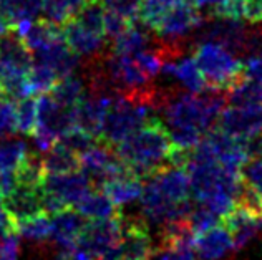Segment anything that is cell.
I'll return each mask as SVG.
<instances>
[{
  "label": "cell",
  "mask_w": 262,
  "mask_h": 260,
  "mask_svg": "<svg viewBox=\"0 0 262 260\" xmlns=\"http://www.w3.org/2000/svg\"><path fill=\"white\" fill-rule=\"evenodd\" d=\"M227 103V93L209 88L199 94L171 90L160 111H163L166 120L173 146L179 151L191 153L203 136L217 123Z\"/></svg>",
  "instance_id": "obj_1"
},
{
  "label": "cell",
  "mask_w": 262,
  "mask_h": 260,
  "mask_svg": "<svg viewBox=\"0 0 262 260\" xmlns=\"http://www.w3.org/2000/svg\"><path fill=\"white\" fill-rule=\"evenodd\" d=\"M113 149L128 173L143 181L163 169L174 166V146L169 129L155 116L148 118L133 134Z\"/></svg>",
  "instance_id": "obj_2"
},
{
  "label": "cell",
  "mask_w": 262,
  "mask_h": 260,
  "mask_svg": "<svg viewBox=\"0 0 262 260\" xmlns=\"http://www.w3.org/2000/svg\"><path fill=\"white\" fill-rule=\"evenodd\" d=\"M196 63L209 90L229 93L246 80L244 63L226 46L203 40L194 50Z\"/></svg>",
  "instance_id": "obj_3"
},
{
  "label": "cell",
  "mask_w": 262,
  "mask_h": 260,
  "mask_svg": "<svg viewBox=\"0 0 262 260\" xmlns=\"http://www.w3.org/2000/svg\"><path fill=\"white\" fill-rule=\"evenodd\" d=\"M32 63V52L15 32L12 30L0 38V93L5 98L20 100L30 97L27 77Z\"/></svg>",
  "instance_id": "obj_4"
},
{
  "label": "cell",
  "mask_w": 262,
  "mask_h": 260,
  "mask_svg": "<svg viewBox=\"0 0 262 260\" xmlns=\"http://www.w3.org/2000/svg\"><path fill=\"white\" fill-rule=\"evenodd\" d=\"M40 187L47 214H53L65 207H75L95 189L93 182L81 169L61 174H43Z\"/></svg>",
  "instance_id": "obj_5"
},
{
  "label": "cell",
  "mask_w": 262,
  "mask_h": 260,
  "mask_svg": "<svg viewBox=\"0 0 262 260\" xmlns=\"http://www.w3.org/2000/svg\"><path fill=\"white\" fill-rule=\"evenodd\" d=\"M75 126L73 108H67L55 101L50 94H40L37 98V121L33 138L38 151H47L61 136Z\"/></svg>",
  "instance_id": "obj_6"
},
{
  "label": "cell",
  "mask_w": 262,
  "mask_h": 260,
  "mask_svg": "<svg viewBox=\"0 0 262 260\" xmlns=\"http://www.w3.org/2000/svg\"><path fill=\"white\" fill-rule=\"evenodd\" d=\"M204 15L199 7L192 2H176L156 27L155 33L158 38L174 43H186L189 33L198 32L204 22Z\"/></svg>",
  "instance_id": "obj_7"
},
{
  "label": "cell",
  "mask_w": 262,
  "mask_h": 260,
  "mask_svg": "<svg viewBox=\"0 0 262 260\" xmlns=\"http://www.w3.org/2000/svg\"><path fill=\"white\" fill-rule=\"evenodd\" d=\"M123 237V216L88 221L77 245L83 247L95 258L120 247Z\"/></svg>",
  "instance_id": "obj_8"
},
{
  "label": "cell",
  "mask_w": 262,
  "mask_h": 260,
  "mask_svg": "<svg viewBox=\"0 0 262 260\" xmlns=\"http://www.w3.org/2000/svg\"><path fill=\"white\" fill-rule=\"evenodd\" d=\"M232 237L234 250L246 247L262 227V212L244 201H237L231 212L221 219Z\"/></svg>",
  "instance_id": "obj_9"
},
{
  "label": "cell",
  "mask_w": 262,
  "mask_h": 260,
  "mask_svg": "<svg viewBox=\"0 0 262 260\" xmlns=\"http://www.w3.org/2000/svg\"><path fill=\"white\" fill-rule=\"evenodd\" d=\"M61 33L67 45L73 50V53L78 58H83V63L88 61L98 60L105 55L106 50V37L95 33L85 25H81L77 18L67 20L65 23H61Z\"/></svg>",
  "instance_id": "obj_10"
},
{
  "label": "cell",
  "mask_w": 262,
  "mask_h": 260,
  "mask_svg": "<svg viewBox=\"0 0 262 260\" xmlns=\"http://www.w3.org/2000/svg\"><path fill=\"white\" fill-rule=\"evenodd\" d=\"M42 184V182H40ZM35 182H17L9 194L2 197V204L9 212L13 224L40 214L43 210L42 187Z\"/></svg>",
  "instance_id": "obj_11"
},
{
  "label": "cell",
  "mask_w": 262,
  "mask_h": 260,
  "mask_svg": "<svg viewBox=\"0 0 262 260\" xmlns=\"http://www.w3.org/2000/svg\"><path fill=\"white\" fill-rule=\"evenodd\" d=\"M247 27L241 20L206 17L203 25L198 29V37L208 42H214L226 46L234 55H241Z\"/></svg>",
  "instance_id": "obj_12"
},
{
  "label": "cell",
  "mask_w": 262,
  "mask_h": 260,
  "mask_svg": "<svg viewBox=\"0 0 262 260\" xmlns=\"http://www.w3.org/2000/svg\"><path fill=\"white\" fill-rule=\"evenodd\" d=\"M121 260H148L155 250V241L151 237L148 225L140 217H123V237L120 242Z\"/></svg>",
  "instance_id": "obj_13"
},
{
  "label": "cell",
  "mask_w": 262,
  "mask_h": 260,
  "mask_svg": "<svg viewBox=\"0 0 262 260\" xmlns=\"http://www.w3.org/2000/svg\"><path fill=\"white\" fill-rule=\"evenodd\" d=\"M52 219V237L50 241L57 244L61 250L77 247L80 235L83 232L88 219H85L75 207H65L50 214Z\"/></svg>",
  "instance_id": "obj_14"
},
{
  "label": "cell",
  "mask_w": 262,
  "mask_h": 260,
  "mask_svg": "<svg viewBox=\"0 0 262 260\" xmlns=\"http://www.w3.org/2000/svg\"><path fill=\"white\" fill-rule=\"evenodd\" d=\"M217 128L232 138L244 139L246 136L262 128V109L226 106L217 118Z\"/></svg>",
  "instance_id": "obj_15"
},
{
  "label": "cell",
  "mask_w": 262,
  "mask_h": 260,
  "mask_svg": "<svg viewBox=\"0 0 262 260\" xmlns=\"http://www.w3.org/2000/svg\"><path fill=\"white\" fill-rule=\"evenodd\" d=\"M192 250L198 260H223L234 250L232 237L223 222L196 234L192 239Z\"/></svg>",
  "instance_id": "obj_16"
},
{
  "label": "cell",
  "mask_w": 262,
  "mask_h": 260,
  "mask_svg": "<svg viewBox=\"0 0 262 260\" xmlns=\"http://www.w3.org/2000/svg\"><path fill=\"white\" fill-rule=\"evenodd\" d=\"M161 73L168 75V77H174L191 93H203L204 90H208L206 80L196 60L188 57V55H183L178 60H166L163 63Z\"/></svg>",
  "instance_id": "obj_17"
},
{
  "label": "cell",
  "mask_w": 262,
  "mask_h": 260,
  "mask_svg": "<svg viewBox=\"0 0 262 260\" xmlns=\"http://www.w3.org/2000/svg\"><path fill=\"white\" fill-rule=\"evenodd\" d=\"M98 189H101L108 196V199L116 207H121L140 199L143 193V179L133 176L131 173H123L103 181Z\"/></svg>",
  "instance_id": "obj_18"
},
{
  "label": "cell",
  "mask_w": 262,
  "mask_h": 260,
  "mask_svg": "<svg viewBox=\"0 0 262 260\" xmlns=\"http://www.w3.org/2000/svg\"><path fill=\"white\" fill-rule=\"evenodd\" d=\"M35 57H37L35 61H40V63L50 66L58 75V78L72 75L80 65V58L67 45L65 38H60L55 43L35 52Z\"/></svg>",
  "instance_id": "obj_19"
},
{
  "label": "cell",
  "mask_w": 262,
  "mask_h": 260,
  "mask_svg": "<svg viewBox=\"0 0 262 260\" xmlns=\"http://www.w3.org/2000/svg\"><path fill=\"white\" fill-rule=\"evenodd\" d=\"M45 153L47 154L43 157H40L43 174H61L80 169V154L61 145L60 141L55 143Z\"/></svg>",
  "instance_id": "obj_20"
},
{
  "label": "cell",
  "mask_w": 262,
  "mask_h": 260,
  "mask_svg": "<svg viewBox=\"0 0 262 260\" xmlns=\"http://www.w3.org/2000/svg\"><path fill=\"white\" fill-rule=\"evenodd\" d=\"M81 216L88 221H100V219L115 217L120 214L118 207L108 199V196L101 189L95 187L92 193H88L77 206H75Z\"/></svg>",
  "instance_id": "obj_21"
},
{
  "label": "cell",
  "mask_w": 262,
  "mask_h": 260,
  "mask_svg": "<svg viewBox=\"0 0 262 260\" xmlns=\"http://www.w3.org/2000/svg\"><path fill=\"white\" fill-rule=\"evenodd\" d=\"M153 43L149 33L141 29L136 22L129 23L120 35L113 38L112 43V52L116 55H133L136 52H141Z\"/></svg>",
  "instance_id": "obj_22"
},
{
  "label": "cell",
  "mask_w": 262,
  "mask_h": 260,
  "mask_svg": "<svg viewBox=\"0 0 262 260\" xmlns=\"http://www.w3.org/2000/svg\"><path fill=\"white\" fill-rule=\"evenodd\" d=\"M85 94H86L85 78L77 77V75H73V73L60 78L57 81V85L50 90V97L67 108H75Z\"/></svg>",
  "instance_id": "obj_23"
},
{
  "label": "cell",
  "mask_w": 262,
  "mask_h": 260,
  "mask_svg": "<svg viewBox=\"0 0 262 260\" xmlns=\"http://www.w3.org/2000/svg\"><path fill=\"white\" fill-rule=\"evenodd\" d=\"M15 232L17 235L25 237L27 241L33 244L43 245L50 242L52 237V219L50 214L47 212H40V214L33 216L30 219H25L22 222L15 224Z\"/></svg>",
  "instance_id": "obj_24"
},
{
  "label": "cell",
  "mask_w": 262,
  "mask_h": 260,
  "mask_svg": "<svg viewBox=\"0 0 262 260\" xmlns=\"http://www.w3.org/2000/svg\"><path fill=\"white\" fill-rule=\"evenodd\" d=\"M29 156V146L22 139L5 138L0 141V171L17 173Z\"/></svg>",
  "instance_id": "obj_25"
},
{
  "label": "cell",
  "mask_w": 262,
  "mask_h": 260,
  "mask_svg": "<svg viewBox=\"0 0 262 260\" xmlns=\"http://www.w3.org/2000/svg\"><path fill=\"white\" fill-rule=\"evenodd\" d=\"M0 10L13 27L24 20L35 18L43 10V0H0Z\"/></svg>",
  "instance_id": "obj_26"
},
{
  "label": "cell",
  "mask_w": 262,
  "mask_h": 260,
  "mask_svg": "<svg viewBox=\"0 0 262 260\" xmlns=\"http://www.w3.org/2000/svg\"><path fill=\"white\" fill-rule=\"evenodd\" d=\"M58 80H60L58 75L55 73L50 66L33 60V63L29 70V77H27L29 94L30 97H40V94L50 93V90L57 85Z\"/></svg>",
  "instance_id": "obj_27"
},
{
  "label": "cell",
  "mask_w": 262,
  "mask_h": 260,
  "mask_svg": "<svg viewBox=\"0 0 262 260\" xmlns=\"http://www.w3.org/2000/svg\"><path fill=\"white\" fill-rule=\"evenodd\" d=\"M227 101L234 106L262 109V85L256 81H247V78L232 91L227 93Z\"/></svg>",
  "instance_id": "obj_28"
},
{
  "label": "cell",
  "mask_w": 262,
  "mask_h": 260,
  "mask_svg": "<svg viewBox=\"0 0 262 260\" xmlns=\"http://www.w3.org/2000/svg\"><path fill=\"white\" fill-rule=\"evenodd\" d=\"M88 0H43V10L48 20L55 23H65L83 9Z\"/></svg>",
  "instance_id": "obj_29"
},
{
  "label": "cell",
  "mask_w": 262,
  "mask_h": 260,
  "mask_svg": "<svg viewBox=\"0 0 262 260\" xmlns=\"http://www.w3.org/2000/svg\"><path fill=\"white\" fill-rule=\"evenodd\" d=\"M176 2H181V0H141L138 15H140L141 22L146 25L149 30L155 32L156 27L160 25L164 15H166L169 9Z\"/></svg>",
  "instance_id": "obj_30"
},
{
  "label": "cell",
  "mask_w": 262,
  "mask_h": 260,
  "mask_svg": "<svg viewBox=\"0 0 262 260\" xmlns=\"http://www.w3.org/2000/svg\"><path fill=\"white\" fill-rule=\"evenodd\" d=\"M17 111V131L25 136H32L37 121V100L32 97L20 98L15 105Z\"/></svg>",
  "instance_id": "obj_31"
},
{
  "label": "cell",
  "mask_w": 262,
  "mask_h": 260,
  "mask_svg": "<svg viewBox=\"0 0 262 260\" xmlns=\"http://www.w3.org/2000/svg\"><path fill=\"white\" fill-rule=\"evenodd\" d=\"M17 133V111L15 103L10 98H0V136L10 138Z\"/></svg>",
  "instance_id": "obj_32"
},
{
  "label": "cell",
  "mask_w": 262,
  "mask_h": 260,
  "mask_svg": "<svg viewBox=\"0 0 262 260\" xmlns=\"http://www.w3.org/2000/svg\"><path fill=\"white\" fill-rule=\"evenodd\" d=\"M209 17L241 20L244 17L243 0H219L209 9Z\"/></svg>",
  "instance_id": "obj_33"
},
{
  "label": "cell",
  "mask_w": 262,
  "mask_h": 260,
  "mask_svg": "<svg viewBox=\"0 0 262 260\" xmlns=\"http://www.w3.org/2000/svg\"><path fill=\"white\" fill-rule=\"evenodd\" d=\"M241 174L247 186L262 196V159H252L251 164H244Z\"/></svg>",
  "instance_id": "obj_34"
},
{
  "label": "cell",
  "mask_w": 262,
  "mask_h": 260,
  "mask_svg": "<svg viewBox=\"0 0 262 260\" xmlns=\"http://www.w3.org/2000/svg\"><path fill=\"white\" fill-rule=\"evenodd\" d=\"M0 260H18V235L0 232Z\"/></svg>",
  "instance_id": "obj_35"
},
{
  "label": "cell",
  "mask_w": 262,
  "mask_h": 260,
  "mask_svg": "<svg viewBox=\"0 0 262 260\" xmlns=\"http://www.w3.org/2000/svg\"><path fill=\"white\" fill-rule=\"evenodd\" d=\"M247 159H262V128L241 139Z\"/></svg>",
  "instance_id": "obj_36"
},
{
  "label": "cell",
  "mask_w": 262,
  "mask_h": 260,
  "mask_svg": "<svg viewBox=\"0 0 262 260\" xmlns=\"http://www.w3.org/2000/svg\"><path fill=\"white\" fill-rule=\"evenodd\" d=\"M244 72H246V78L252 80L256 83L262 85V55L259 57H251L249 60L244 63Z\"/></svg>",
  "instance_id": "obj_37"
},
{
  "label": "cell",
  "mask_w": 262,
  "mask_h": 260,
  "mask_svg": "<svg viewBox=\"0 0 262 260\" xmlns=\"http://www.w3.org/2000/svg\"><path fill=\"white\" fill-rule=\"evenodd\" d=\"M244 17L251 23H262V0H243Z\"/></svg>",
  "instance_id": "obj_38"
},
{
  "label": "cell",
  "mask_w": 262,
  "mask_h": 260,
  "mask_svg": "<svg viewBox=\"0 0 262 260\" xmlns=\"http://www.w3.org/2000/svg\"><path fill=\"white\" fill-rule=\"evenodd\" d=\"M12 29H13V27L9 22V18L4 15L2 10H0V38H2L4 35H7L9 32H12Z\"/></svg>",
  "instance_id": "obj_39"
},
{
  "label": "cell",
  "mask_w": 262,
  "mask_h": 260,
  "mask_svg": "<svg viewBox=\"0 0 262 260\" xmlns=\"http://www.w3.org/2000/svg\"><path fill=\"white\" fill-rule=\"evenodd\" d=\"M219 0H194V5L199 7V9H211Z\"/></svg>",
  "instance_id": "obj_40"
},
{
  "label": "cell",
  "mask_w": 262,
  "mask_h": 260,
  "mask_svg": "<svg viewBox=\"0 0 262 260\" xmlns=\"http://www.w3.org/2000/svg\"><path fill=\"white\" fill-rule=\"evenodd\" d=\"M181 2H192V4H194V0H181Z\"/></svg>",
  "instance_id": "obj_41"
}]
</instances>
